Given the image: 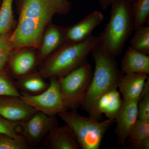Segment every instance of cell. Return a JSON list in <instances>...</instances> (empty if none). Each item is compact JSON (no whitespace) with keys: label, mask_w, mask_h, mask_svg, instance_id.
Wrapping results in <instances>:
<instances>
[{"label":"cell","mask_w":149,"mask_h":149,"mask_svg":"<svg viewBox=\"0 0 149 149\" xmlns=\"http://www.w3.org/2000/svg\"><path fill=\"white\" fill-rule=\"evenodd\" d=\"M18 14L10 40L13 51L24 47L38 50L43 33L56 15L69 13V0H15Z\"/></svg>","instance_id":"cell-1"},{"label":"cell","mask_w":149,"mask_h":149,"mask_svg":"<svg viewBox=\"0 0 149 149\" xmlns=\"http://www.w3.org/2000/svg\"><path fill=\"white\" fill-rule=\"evenodd\" d=\"M95 64L94 72L81 106L89 116L99 120L96 105L99 98L107 91L117 88L123 73L118 68L116 57L103 50L98 44L91 52Z\"/></svg>","instance_id":"cell-2"},{"label":"cell","mask_w":149,"mask_h":149,"mask_svg":"<svg viewBox=\"0 0 149 149\" xmlns=\"http://www.w3.org/2000/svg\"><path fill=\"white\" fill-rule=\"evenodd\" d=\"M99 41V37L91 35L79 42H66L41 62L38 71L46 79L63 77L87 61Z\"/></svg>","instance_id":"cell-3"},{"label":"cell","mask_w":149,"mask_h":149,"mask_svg":"<svg viewBox=\"0 0 149 149\" xmlns=\"http://www.w3.org/2000/svg\"><path fill=\"white\" fill-rule=\"evenodd\" d=\"M133 4L123 0L112 3L109 21L99 37L100 47L115 57L121 53L135 29Z\"/></svg>","instance_id":"cell-4"},{"label":"cell","mask_w":149,"mask_h":149,"mask_svg":"<svg viewBox=\"0 0 149 149\" xmlns=\"http://www.w3.org/2000/svg\"><path fill=\"white\" fill-rule=\"evenodd\" d=\"M58 116L72 130L82 149H100L105 134L115 120L100 121L92 116H82L75 110L65 111Z\"/></svg>","instance_id":"cell-5"},{"label":"cell","mask_w":149,"mask_h":149,"mask_svg":"<svg viewBox=\"0 0 149 149\" xmlns=\"http://www.w3.org/2000/svg\"><path fill=\"white\" fill-rule=\"evenodd\" d=\"M93 74L92 67L86 61L63 77L58 78L68 110H75L81 105Z\"/></svg>","instance_id":"cell-6"},{"label":"cell","mask_w":149,"mask_h":149,"mask_svg":"<svg viewBox=\"0 0 149 149\" xmlns=\"http://www.w3.org/2000/svg\"><path fill=\"white\" fill-rule=\"evenodd\" d=\"M49 80V87L42 93L36 95L20 93V97L37 111L48 115L56 116L68 110L63 98L58 79L51 77Z\"/></svg>","instance_id":"cell-7"},{"label":"cell","mask_w":149,"mask_h":149,"mask_svg":"<svg viewBox=\"0 0 149 149\" xmlns=\"http://www.w3.org/2000/svg\"><path fill=\"white\" fill-rule=\"evenodd\" d=\"M58 125L56 116L48 115L37 111L28 119L22 123V137L29 147L36 146Z\"/></svg>","instance_id":"cell-8"},{"label":"cell","mask_w":149,"mask_h":149,"mask_svg":"<svg viewBox=\"0 0 149 149\" xmlns=\"http://www.w3.org/2000/svg\"><path fill=\"white\" fill-rule=\"evenodd\" d=\"M38 66L37 50L24 47L12 52L6 69L14 80H17L37 71Z\"/></svg>","instance_id":"cell-9"},{"label":"cell","mask_w":149,"mask_h":149,"mask_svg":"<svg viewBox=\"0 0 149 149\" xmlns=\"http://www.w3.org/2000/svg\"><path fill=\"white\" fill-rule=\"evenodd\" d=\"M139 100H123L121 109L114 120V122L116 123L115 133L117 136L118 146L125 147L126 139L138 119Z\"/></svg>","instance_id":"cell-10"},{"label":"cell","mask_w":149,"mask_h":149,"mask_svg":"<svg viewBox=\"0 0 149 149\" xmlns=\"http://www.w3.org/2000/svg\"><path fill=\"white\" fill-rule=\"evenodd\" d=\"M37 111L20 97L0 96V115L10 121L24 122Z\"/></svg>","instance_id":"cell-11"},{"label":"cell","mask_w":149,"mask_h":149,"mask_svg":"<svg viewBox=\"0 0 149 149\" xmlns=\"http://www.w3.org/2000/svg\"><path fill=\"white\" fill-rule=\"evenodd\" d=\"M66 42L65 28L52 22L48 24L43 33L40 47L37 50L39 65L46 58Z\"/></svg>","instance_id":"cell-12"},{"label":"cell","mask_w":149,"mask_h":149,"mask_svg":"<svg viewBox=\"0 0 149 149\" xmlns=\"http://www.w3.org/2000/svg\"><path fill=\"white\" fill-rule=\"evenodd\" d=\"M104 18L102 13L96 10L76 24L65 27L66 42L77 43L88 39L92 35L95 28L102 23Z\"/></svg>","instance_id":"cell-13"},{"label":"cell","mask_w":149,"mask_h":149,"mask_svg":"<svg viewBox=\"0 0 149 149\" xmlns=\"http://www.w3.org/2000/svg\"><path fill=\"white\" fill-rule=\"evenodd\" d=\"M46 145L52 149H80L74 133L68 125L53 128L46 137Z\"/></svg>","instance_id":"cell-14"},{"label":"cell","mask_w":149,"mask_h":149,"mask_svg":"<svg viewBox=\"0 0 149 149\" xmlns=\"http://www.w3.org/2000/svg\"><path fill=\"white\" fill-rule=\"evenodd\" d=\"M148 77V74L142 73L123 74L117 88L123 100H139Z\"/></svg>","instance_id":"cell-15"},{"label":"cell","mask_w":149,"mask_h":149,"mask_svg":"<svg viewBox=\"0 0 149 149\" xmlns=\"http://www.w3.org/2000/svg\"><path fill=\"white\" fill-rule=\"evenodd\" d=\"M121 71L124 74H149V56L136 50L131 47L126 50L120 62Z\"/></svg>","instance_id":"cell-16"},{"label":"cell","mask_w":149,"mask_h":149,"mask_svg":"<svg viewBox=\"0 0 149 149\" xmlns=\"http://www.w3.org/2000/svg\"><path fill=\"white\" fill-rule=\"evenodd\" d=\"M123 103L117 88L111 89L104 93L98 99L96 110L99 117L102 114L105 115L108 119H115L121 109Z\"/></svg>","instance_id":"cell-17"},{"label":"cell","mask_w":149,"mask_h":149,"mask_svg":"<svg viewBox=\"0 0 149 149\" xmlns=\"http://www.w3.org/2000/svg\"><path fill=\"white\" fill-rule=\"evenodd\" d=\"M38 70L16 80L15 84L20 93L36 95L47 90L49 83L47 82Z\"/></svg>","instance_id":"cell-18"},{"label":"cell","mask_w":149,"mask_h":149,"mask_svg":"<svg viewBox=\"0 0 149 149\" xmlns=\"http://www.w3.org/2000/svg\"><path fill=\"white\" fill-rule=\"evenodd\" d=\"M128 138L132 148L149 149V121L138 119Z\"/></svg>","instance_id":"cell-19"},{"label":"cell","mask_w":149,"mask_h":149,"mask_svg":"<svg viewBox=\"0 0 149 149\" xmlns=\"http://www.w3.org/2000/svg\"><path fill=\"white\" fill-rule=\"evenodd\" d=\"M14 0H2L0 7V35L13 31L17 21L15 19L13 5Z\"/></svg>","instance_id":"cell-20"},{"label":"cell","mask_w":149,"mask_h":149,"mask_svg":"<svg viewBox=\"0 0 149 149\" xmlns=\"http://www.w3.org/2000/svg\"><path fill=\"white\" fill-rule=\"evenodd\" d=\"M130 47L145 54L149 55V27L141 26L134 30L130 41Z\"/></svg>","instance_id":"cell-21"},{"label":"cell","mask_w":149,"mask_h":149,"mask_svg":"<svg viewBox=\"0 0 149 149\" xmlns=\"http://www.w3.org/2000/svg\"><path fill=\"white\" fill-rule=\"evenodd\" d=\"M21 93L15 81L6 70L0 71V96H12L20 97Z\"/></svg>","instance_id":"cell-22"},{"label":"cell","mask_w":149,"mask_h":149,"mask_svg":"<svg viewBox=\"0 0 149 149\" xmlns=\"http://www.w3.org/2000/svg\"><path fill=\"white\" fill-rule=\"evenodd\" d=\"M135 30L144 26L148 22L149 16V0H136L133 4Z\"/></svg>","instance_id":"cell-23"},{"label":"cell","mask_w":149,"mask_h":149,"mask_svg":"<svg viewBox=\"0 0 149 149\" xmlns=\"http://www.w3.org/2000/svg\"><path fill=\"white\" fill-rule=\"evenodd\" d=\"M13 32L0 35V71L6 69L10 56L14 50L10 40Z\"/></svg>","instance_id":"cell-24"},{"label":"cell","mask_w":149,"mask_h":149,"mask_svg":"<svg viewBox=\"0 0 149 149\" xmlns=\"http://www.w3.org/2000/svg\"><path fill=\"white\" fill-rule=\"evenodd\" d=\"M138 119L149 121V79L145 83L138 102Z\"/></svg>","instance_id":"cell-25"},{"label":"cell","mask_w":149,"mask_h":149,"mask_svg":"<svg viewBox=\"0 0 149 149\" xmlns=\"http://www.w3.org/2000/svg\"><path fill=\"white\" fill-rule=\"evenodd\" d=\"M0 133L17 139L23 138L22 123L10 121L0 115Z\"/></svg>","instance_id":"cell-26"},{"label":"cell","mask_w":149,"mask_h":149,"mask_svg":"<svg viewBox=\"0 0 149 149\" xmlns=\"http://www.w3.org/2000/svg\"><path fill=\"white\" fill-rule=\"evenodd\" d=\"M29 147L23 138L17 139L0 133V149H27Z\"/></svg>","instance_id":"cell-27"},{"label":"cell","mask_w":149,"mask_h":149,"mask_svg":"<svg viewBox=\"0 0 149 149\" xmlns=\"http://www.w3.org/2000/svg\"><path fill=\"white\" fill-rule=\"evenodd\" d=\"M116 0H98L100 6L102 8L105 9L108 7L110 6L112 3ZM123 1H126L132 3H135L136 0H123Z\"/></svg>","instance_id":"cell-28"},{"label":"cell","mask_w":149,"mask_h":149,"mask_svg":"<svg viewBox=\"0 0 149 149\" xmlns=\"http://www.w3.org/2000/svg\"><path fill=\"white\" fill-rule=\"evenodd\" d=\"M2 0H0V4H1V3Z\"/></svg>","instance_id":"cell-29"}]
</instances>
